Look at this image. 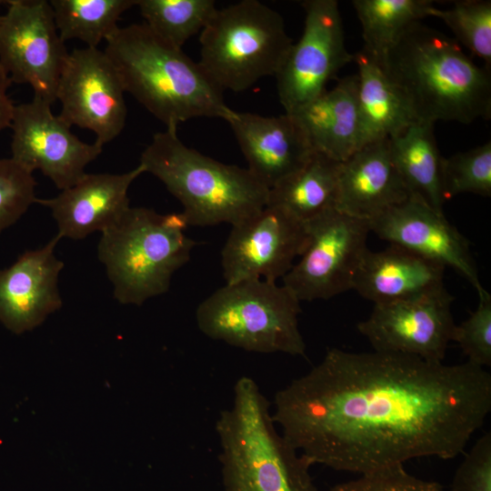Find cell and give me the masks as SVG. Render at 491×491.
<instances>
[{"label":"cell","instance_id":"6da1fadb","mask_svg":"<svg viewBox=\"0 0 491 491\" xmlns=\"http://www.w3.org/2000/svg\"><path fill=\"white\" fill-rule=\"evenodd\" d=\"M491 411V376L389 353L329 349L274 397L284 437L312 465L374 474L464 452Z\"/></svg>","mask_w":491,"mask_h":491},{"label":"cell","instance_id":"7a4b0ae2","mask_svg":"<svg viewBox=\"0 0 491 491\" xmlns=\"http://www.w3.org/2000/svg\"><path fill=\"white\" fill-rule=\"evenodd\" d=\"M382 67L417 121L469 124L491 115L489 70L476 65L460 45L417 22L387 52Z\"/></svg>","mask_w":491,"mask_h":491},{"label":"cell","instance_id":"3957f363","mask_svg":"<svg viewBox=\"0 0 491 491\" xmlns=\"http://www.w3.org/2000/svg\"><path fill=\"white\" fill-rule=\"evenodd\" d=\"M104 52L125 92L131 94L166 128L195 117L227 120L233 109L223 90L182 48L155 35L145 24L118 26Z\"/></svg>","mask_w":491,"mask_h":491},{"label":"cell","instance_id":"277c9868","mask_svg":"<svg viewBox=\"0 0 491 491\" xmlns=\"http://www.w3.org/2000/svg\"><path fill=\"white\" fill-rule=\"evenodd\" d=\"M256 382L240 377L215 430L225 491H317L302 456L276 429Z\"/></svg>","mask_w":491,"mask_h":491},{"label":"cell","instance_id":"5b68a950","mask_svg":"<svg viewBox=\"0 0 491 491\" xmlns=\"http://www.w3.org/2000/svg\"><path fill=\"white\" fill-rule=\"evenodd\" d=\"M140 164L183 205L188 225H235L262 210L269 189L247 168L226 165L186 146L176 129L154 135Z\"/></svg>","mask_w":491,"mask_h":491},{"label":"cell","instance_id":"8992f818","mask_svg":"<svg viewBox=\"0 0 491 491\" xmlns=\"http://www.w3.org/2000/svg\"><path fill=\"white\" fill-rule=\"evenodd\" d=\"M187 226L182 213L129 207L101 232L97 256L119 303L140 306L168 291L173 275L189 261L195 246L185 234Z\"/></svg>","mask_w":491,"mask_h":491},{"label":"cell","instance_id":"52a82bcc","mask_svg":"<svg viewBox=\"0 0 491 491\" xmlns=\"http://www.w3.org/2000/svg\"><path fill=\"white\" fill-rule=\"evenodd\" d=\"M300 301L283 285L263 279L225 284L195 312L207 337L249 352L305 356Z\"/></svg>","mask_w":491,"mask_h":491},{"label":"cell","instance_id":"ba28073f","mask_svg":"<svg viewBox=\"0 0 491 491\" xmlns=\"http://www.w3.org/2000/svg\"><path fill=\"white\" fill-rule=\"evenodd\" d=\"M199 42L200 65L223 91L234 92L275 76L293 45L280 14L256 0L216 9Z\"/></svg>","mask_w":491,"mask_h":491},{"label":"cell","instance_id":"9c48e42d","mask_svg":"<svg viewBox=\"0 0 491 491\" xmlns=\"http://www.w3.org/2000/svg\"><path fill=\"white\" fill-rule=\"evenodd\" d=\"M307 241L301 257L282 278L300 302L329 299L353 289L368 249L369 221L333 209L306 224Z\"/></svg>","mask_w":491,"mask_h":491},{"label":"cell","instance_id":"30bf717a","mask_svg":"<svg viewBox=\"0 0 491 491\" xmlns=\"http://www.w3.org/2000/svg\"><path fill=\"white\" fill-rule=\"evenodd\" d=\"M0 25V65L51 105L68 56L46 0H8Z\"/></svg>","mask_w":491,"mask_h":491},{"label":"cell","instance_id":"8fae6325","mask_svg":"<svg viewBox=\"0 0 491 491\" xmlns=\"http://www.w3.org/2000/svg\"><path fill=\"white\" fill-rule=\"evenodd\" d=\"M303 34L275 75L285 113L293 114L325 92L326 85L354 61L345 44L336 0H306Z\"/></svg>","mask_w":491,"mask_h":491},{"label":"cell","instance_id":"7c38bea8","mask_svg":"<svg viewBox=\"0 0 491 491\" xmlns=\"http://www.w3.org/2000/svg\"><path fill=\"white\" fill-rule=\"evenodd\" d=\"M121 79L105 53L98 47L75 48L62 71L56 100L58 116L68 125L88 129L101 146L122 132L127 108Z\"/></svg>","mask_w":491,"mask_h":491},{"label":"cell","instance_id":"4fadbf2b","mask_svg":"<svg viewBox=\"0 0 491 491\" xmlns=\"http://www.w3.org/2000/svg\"><path fill=\"white\" fill-rule=\"evenodd\" d=\"M51 104L36 96L15 106L11 158L30 172L40 170L62 190L76 184L85 167L103 146L80 140L71 126L51 110Z\"/></svg>","mask_w":491,"mask_h":491},{"label":"cell","instance_id":"5bb4252c","mask_svg":"<svg viewBox=\"0 0 491 491\" xmlns=\"http://www.w3.org/2000/svg\"><path fill=\"white\" fill-rule=\"evenodd\" d=\"M307 241L305 223L285 210L266 205L232 226L221 253L225 284L283 278Z\"/></svg>","mask_w":491,"mask_h":491},{"label":"cell","instance_id":"9a60e30c","mask_svg":"<svg viewBox=\"0 0 491 491\" xmlns=\"http://www.w3.org/2000/svg\"><path fill=\"white\" fill-rule=\"evenodd\" d=\"M446 288L416 298L374 305L356 326L375 351L397 353L443 362L455 328Z\"/></svg>","mask_w":491,"mask_h":491},{"label":"cell","instance_id":"2e32d148","mask_svg":"<svg viewBox=\"0 0 491 491\" xmlns=\"http://www.w3.org/2000/svg\"><path fill=\"white\" fill-rule=\"evenodd\" d=\"M370 230L390 245L451 267L482 294L468 240L444 215L410 195L369 221Z\"/></svg>","mask_w":491,"mask_h":491},{"label":"cell","instance_id":"e0dca14e","mask_svg":"<svg viewBox=\"0 0 491 491\" xmlns=\"http://www.w3.org/2000/svg\"><path fill=\"white\" fill-rule=\"evenodd\" d=\"M60 239L55 235L0 270V321L15 334L38 326L62 306L57 284L64 263L54 252Z\"/></svg>","mask_w":491,"mask_h":491},{"label":"cell","instance_id":"ac0fdd59","mask_svg":"<svg viewBox=\"0 0 491 491\" xmlns=\"http://www.w3.org/2000/svg\"><path fill=\"white\" fill-rule=\"evenodd\" d=\"M230 125L247 169L268 189L299 171L315 151L292 115L232 112Z\"/></svg>","mask_w":491,"mask_h":491},{"label":"cell","instance_id":"d6986e66","mask_svg":"<svg viewBox=\"0 0 491 491\" xmlns=\"http://www.w3.org/2000/svg\"><path fill=\"white\" fill-rule=\"evenodd\" d=\"M143 173L141 164L123 174L86 173L56 196L35 203L50 208L60 238L83 239L107 228L130 207L128 189Z\"/></svg>","mask_w":491,"mask_h":491},{"label":"cell","instance_id":"ffe728a7","mask_svg":"<svg viewBox=\"0 0 491 491\" xmlns=\"http://www.w3.org/2000/svg\"><path fill=\"white\" fill-rule=\"evenodd\" d=\"M410 193L389 152L388 138L368 144L340 164L335 209L371 221Z\"/></svg>","mask_w":491,"mask_h":491},{"label":"cell","instance_id":"44dd1931","mask_svg":"<svg viewBox=\"0 0 491 491\" xmlns=\"http://www.w3.org/2000/svg\"><path fill=\"white\" fill-rule=\"evenodd\" d=\"M446 267L404 247L366 250L353 289L374 305L419 297L445 288Z\"/></svg>","mask_w":491,"mask_h":491},{"label":"cell","instance_id":"7402d4cb","mask_svg":"<svg viewBox=\"0 0 491 491\" xmlns=\"http://www.w3.org/2000/svg\"><path fill=\"white\" fill-rule=\"evenodd\" d=\"M289 115L315 152L342 163L360 149L356 75L343 78Z\"/></svg>","mask_w":491,"mask_h":491},{"label":"cell","instance_id":"603a6c76","mask_svg":"<svg viewBox=\"0 0 491 491\" xmlns=\"http://www.w3.org/2000/svg\"><path fill=\"white\" fill-rule=\"evenodd\" d=\"M358 74L360 148L389 138L417 122L411 107L382 65L363 48L354 54Z\"/></svg>","mask_w":491,"mask_h":491},{"label":"cell","instance_id":"cb8c5ba5","mask_svg":"<svg viewBox=\"0 0 491 491\" xmlns=\"http://www.w3.org/2000/svg\"><path fill=\"white\" fill-rule=\"evenodd\" d=\"M388 145L391 159L410 195L444 213L443 156L434 135V124L417 121L390 136Z\"/></svg>","mask_w":491,"mask_h":491},{"label":"cell","instance_id":"d4e9b609","mask_svg":"<svg viewBox=\"0 0 491 491\" xmlns=\"http://www.w3.org/2000/svg\"><path fill=\"white\" fill-rule=\"evenodd\" d=\"M340 164L315 152L299 171L269 189L266 205L305 224L335 209Z\"/></svg>","mask_w":491,"mask_h":491},{"label":"cell","instance_id":"484cf974","mask_svg":"<svg viewBox=\"0 0 491 491\" xmlns=\"http://www.w3.org/2000/svg\"><path fill=\"white\" fill-rule=\"evenodd\" d=\"M361 23L363 49L380 65L387 52L414 24L429 16L430 0H354Z\"/></svg>","mask_w":491,"mask_h":491},{"label":"cell","instance_id":"4316f807","mask_svg":"<svg viewBox=\"0 0 491 491\" xmlns=\"http://www.w3.org/2000/svg\"><path fill=\"white\" fill-rule=\"evenodd\" d=\"M55 23L64 42L76 39L87 47L98 45L114 33L121 15L136 0H51Z\"/></svg>","mask_w":491,"mask_h":491},{"label":"cell","instance_id":"83f0119b","mask_svg":"<svg viewBox=\"0 0 491 491\" xmlns=\"http://www.w3.org/2000/svg\"><path fill=\"white\" fill-rule=\"evenodd\" d=\"M135 5L155 35L179 48L201 33L216 11L213 0H136Z\"/></svg>","mask_w":491,"mask_h":491},{"label":"cell","instance_id":"f1b7e54d","mask_svg":"<svg viewBox=\"0 0 491 491\" xmlns=\"http://www.w3.org/2000/svg\"><path fill=\"white\" fill-rule=\"evenodd\" d=\"M429 16L441 19L455 35V40L481 58L490 70L491 1L459 0L448 9L432 6Z\"/></svg>","mask_w":491,"mask_h":491},{"label":"cell","instance_id":"f546056e","mask_svg":"<svg viewBox=\"0 0 491 491\" xmlns=\"http://www.w3.org/2000/svg\"><path fill=\"white\" fill-rule=\"evenodd\" d=\"M442 187L446 200L464 193L490 196V141L468 151L443 157Z\"/></svg>","mask_w":491,"mask_h":491},{"label":"cell","instance_id":"4dcf8cb0","mask_svg":"<svg viewBox=\"0 0 491 491\" xmlns=\"http://www.w3.org/2000/svg\"><path fill=\"white\" fill-rule=\"evenodd\" d=\"M33 173L13 158L0 159V233L35 203Z\"/></svg>","mask_w":491,"mask_h":491},{"label":"cell","instance_id":"1f68e13d","mask_svg":"<svg viewBox=\"0 0 491 491\" xmlns=\"http://www.w3.org/2000/svg\"><path fill=\"white\" fill-rule=\"evenodd\" d=\"M477 307L460 325H456L452 341L458 344L467 362L486 368L491 366V296L478 295Z\"/></svg>","mask_w":491,"mask_h":491},{"label":"cell","instance_id":"d6a6232c","mask_svg":"<svg viewBox=\"0 0 491 491\" xmlns=\"http://www.w3.org/2000/svg\"><path fill=\"white\" fill-rule=\"evenodd\" d=\"M330 491H446L434 481L421 479L398 466L335 486Z\"/></svg>","mask_w":491,"mask_h":491},{"label":"cell","instance_id":"836d02e7","mask_svg":"<svg viewBox=\"0 0 491 491\" xmlns=\"http://www.w3.org/2000/svg\"><path fill=\"white\" fill-rule=\"evenodd\" d=\"M449 491H491V434L483 435L466 453Z\"/></svg>","mask_w":491,"mask_h":491},{"label":"cell","instance_id":"e575fe53","mask_svg":"<svg viewBox=\"0 0 491 491\" xmlns=\"http://www.w3.org/2000/svg\"><path fill=\"white\" fill-rule=\"evenodd\" d=\"M12 84L7 73L0 65V132L10 127L14 115L15 105L7 94Z\"/></svg>","mask_w":491,"mask_h":491},{"label":"cell","instance_id":"d590c367","mask_svg":"<svg viewBox=\"0 0 491 491\" xmlns=\"http://www.w3.org/2000/svg\"><path fill=\"white\" fill-rule=\"evenodd\" d=\"M5 1L0 0V5H1L3 3H5ZM2 17H3V15H0V25H1V22H2Z\"/></svg>","mask_w":491,"mask_h":491}]
</instances>
